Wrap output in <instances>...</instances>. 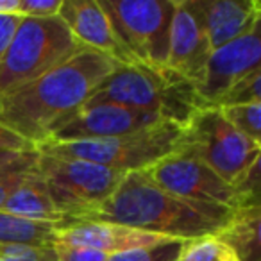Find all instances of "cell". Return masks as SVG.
I'll return each mask as SVG.
<instances>
[{
    "instance_id": "obj_1",
    "label": "cell",
    "mask_w": 261,
    "mask_h": 261,
    "mask_svg": "<svg viewBox=\"0 0 261 261\" xmlns=\"http://www.w3.org/2000/svg\"><path fill=\"white\" fill-rule=\"evenodd\" d=\"M116 66L91 48H79L38 79L0 95V123L38 150Z\"/></svg>"
},
{
    "instance_id": "obj_2",
    "label": "cell",
    "mask_w": 261,
    "mask_h": 261,
    "mask_svg": "<svg viewBox=\"0 0 261 261\" xmlns=\"http://www.w3.org/2000/svg\"><path fill=\"white\" fill-rule=\"evenodd\" d=\"M231 213L229 207L172 195L149 181L143 172H129L83 222L120 224L185 242L217 234Z\"/></svg>"
},
{
    "instance_id": "obj_3",
    "label": "cell",
    "mask_w": 261,
    "mask_h": 261,
    "mask_svg": "<svg viewBox=\"0 0 261 261\" xmlns=\"http://www.w3.org/2000/svg\"><path fill=\"white\" fill-rule=\"evenodd\" d=\"M90 100L154 113L179 127H186L204 109L195 84L168 68L147 65H118L98 84Z\"/></svg>"
},
{
    "instance_id": "obj_4",
    "label": "cell",
    "mask_w": 261,
    "mask_h": 261,
    "mask_svg": "<svg viewBox=\"0 0 261 261\" xmlns=\"http://www.w3.org/2000/svg\"><path fill=\"white\" fill-rule=\"evenodd\" d=\"M182 145H185V127L167 122L113 138L63 143L45 142L43 145L38 147V152L66 158V160L88 161L122 174H129V172H145L158 161L181 150Z\"/></svg>"
},
{
    "instance_id": "obj_5",
    "label": "cell",
    "mask_w": 261,
    "mask_h": 261,
    "mask_svg": "<svg viewBox=\"0 0 261 261\" xmlns=\"http://www.w3.org/2000/svg\"><path fill=\"white\" fill-rule=\"evenodd\" d=\"M83 45L77 43L59 16L27 18L22 16L13 41L0 63V95L38 79Z\"/></svg>"
},
{
    "instance_id": "obj_6",
    "label": "cell",
    "mask_w": 261,
    "mask_h": 261,
    "mask_svg": "<svg viewBox=\"0 0 261 261\" xmlns=\"http://www.w3.org/2000/svg\"><path fill=\"white\" fill-rule=\"evenodd\" d=\"M36 168L56 211L63 218V225L86 220L115 192L125 175L88 161L41 152H38Z\"/></svg>"
},
{
    "instance_id": "obj_7",
    "label": "cell",
    "mask_w": 261,
    "mask_h": 261,
    "mask_svg": "<svg viewBox=\"0 0 261 261\" xmlns=\"http://www.w3.org/2000/svg\"><path fill=\"white\" fill-rule=\"evenodd\" d=\"M185 147L232 188L261 156L259 143L240 135L217 108L200 109L190 120L185 127Z\"/></svg>"
},
{
    "instance_id": "obj_8",
    "label": "cell",
    "mask_w": 261,
    "mask_h": 261,
    "mask_svg": "<svg viewBox=\"0 0 261 261\" xmlns=\"http://www.w3.org/2000/svg\"><path fill=\"white\" fill-rule=\"evenodd\" d=\"M100 6L138 65L167 68L175 0H102Z\"/></svg>"
},
{
    "instance_id": "obj_9",
    "label": "cell",
    "mask_w": 261,
    "mask_h": 261,
    "mask_svg": "<svg viewBox=\"0 0 261 261\" xmlns=\"http://www.w3.org/2000/svg\"><path fill=\"white\" fill-rule=\"evenodd\" d=\"M143 174L161 190L181 199L224 206L229 210L240 207V197L236 190L222 181L185 145L181 150L147 168Z\"/></svg>"
},
{
    "instance_id": "obj_10",
    "label": "cell",
    "mask_w": 261,
    "mask_h": 261,
    "mask_svg": "<svg viewBox=\"0 0 261 261\" xmlns=\"http://www.w3.org/2000/svg\"><path fill=\"white\" fill-rule=\"evenodd\" d=\"M167 123L160 115L120 104L88 98L75 113L68 116L61 125L56 127L47 142H79V140H98L129 135L147 127Z\"/></svg>"
},
{
    "instance_id": "obj_11",
    "label": "cell",
    "mask_w": 261,
    "mask_h": 261,
    "mask_svg": "<svg viewBox=\"0 0 261 261\" xmlns=\"http://www.w3.org/2000/svg\"><path fill=\"white\" fill-rule=\"evenodd\" d=\"M261 23L249 34L218 47L211 52L204 68L202 79L197 84V93L204 108H213L215 102L240 79L254 70H261Z\"/></svg>"
},
{
    "instance_id": "obj_12",
    "label": "cell",
    "mask_w": 261,
    "mask_h": 261,
    "mask_svg": "<svg viewBox=\"0 0 261 261\" xmlns=\"http://www.w3.org/2000/svg\"><path fill=\"white\" fill-rule=\"evenodd\" d=\"M185 6L206 34L211 52L261 23L259 0H185Z\"/></svg>"
},
{
    "instance_id": "obj_13",
    "label": "cell",
    "mask_w": 261,
    "mask_h": 261,
    "mask_svg": "<svg viewBox=\"0 0 261 261\" xmlns=\"http://www.w3.org/2000/svg\"><path fill=\"white\" fill-rule=\"evenodd\" d=\"M58 16L79 45L106 56L118 65H138L120 43L98 0H61Z\"/></svg>"
},
{
    "instance_id": "obj_14",
    "label": "cell",
    "mask_w": 261,
    "mask_h": 261,
    "mask_svg": "<svg viewBox=\"0 0 261 261\" xmlns=\"http://www.w3.org/2000/svg\"><path fill=\"white\" fill-rule=\"evenodd\" d=\"M56 242L88 247V249H95L98 252L113 256V254L129 252L136 249L165 245L177 240L127 227V225L109 224V222H72L58 227Z\"/></svg>"
},
{
    "instance_id": "obj_15",
    "label": "cell",
    "mask_w": 261,
    "mask_h": 261,
    "mask_svg": "<svg viewBox=\"0 0 261 261\" xmlns=\"http://www.w3.org/2000/svg\"><path fill=\"white\" fill-rule=\"evenodd\" d=\"M211 47L204 31L199 27L192 13L186 9L185 0H175V13L172 18L170 41H168L167 68L185 77L192 84L200 83Z\"/></svg>"
},
{
    "instance_id": "obj_16",
    "label": "cell",
    "mask_w": 261,
    "mask_h": 261,
    "mask_svg": "<svg viewBox=\"0 0 261 261\" xmlns=\"http://www.w3.org/2000/svg\"><path fill=\"white\" fill-rule=\"evenodd\" d=\"M0 211L25 218V220L48 222V224L63 225V218L56 211L54 204H52L50 197H48L47 188H45L43 179L38 174L36 167L27 175L25 181L6 199V202L0 206Z\"/></svg>"
},
{
    "instance_id": "obj_17",
    "label": "cell",
    "mask_w": 261,
    "mask_h": 261,
    "mask_svg": "<svg viewBox=\"0 0 261 261\" xmlns=\"http://www.w3.org/2000/svg\"><path fill=\"white\" fill-rule=\"evenodd\" d=\"M261 207L243 206L232 210L217 238L229 245L240 261H261Z\"/></svg>"
},
{
    "instance_id": "obj_18",
    "label": "cell",
    "mask_w": 261,
    "mask_h": 261,
    "mask_svg": "<svg viewBox=\"0 0 261 261\" xmlns=\"http://www.w3.org/2000/svg\"><path fill=\"white\" fill-rule=\"evenodd\" d=\"M58 227L0 211V245H54Z\"/></svg>"
},
{
    "instance_id": "obj_19",
    "label": "cell",
    "mask_w": 261,
    "mask_h": 261,
    "mask_svg": "<svg viewBox=\"0 0 261 261\" xmlns=\"http://www.w3.org/2000/svg\"><path fill=\"white\" fill-rule=\"evenodd\" d=\"M174 261H240L234 250L217 236L185 240Z\"/></svg>"
},
{
    "instance_id": "obj_20",
    "label": "cell",
    "mask_w": 261,
    "mask_h": 261,
    "mask_svg": "<svg viewBox=\"0 0 261 261\" xmlns=\"http://www.w3.org/2000/svg\"><path fill=\"white\" fill-rule=\"evenodd\" d=\"M220 109L222 116L238 130L240 135L252 140L254 143L261 145V102L254 104H240V106H225Z\"/></svg>"
},
{
    "instance_id": "obj_21",
    "label": "cell",
    "mask_w": 261,
    "mask_h": 261,
    "mask_svg": "<svg viewBox=\"0 0 261 261\" xmlns=\"http://www.w3.org/2000/svg\"><path fill=\"white\" fill-rule=\"evenodd\" d=\"M36 161H38V150H33V152L22 154L15 161L0 167V206L25 181V177L36 167Z\"/></svg>"
},
{
    "instance_id": "obj_22",
    "label": "cell",
    "mask_w": 261,
    "mask_h": 261,
    "mask_svg": "<svg viewBox=\"0 0 261 261\" xmlns=\"http://www.w3.org/2000/svg\"><path fill=\"white\" fill-rule=\"evenodd\" d=\"M261 102V70H254L249 75L232 84L217 102L213 108H225V106L254 104Z\"/></svg>"
},
{
    "instance_id": "obj_23",
    "label": "cell",
    "mask_w": 261,
    "mask_h": 261,
    "mask_svg": "<svg viewBox=\"0 0 261 261\" xmlns=\"http://www.w3.org/2000/svg\"><path fill=\"white\" fill-rule=\"evenodd\" d=\"M181 242H170L165 245L149 247V249H136L129 252L113 254L108 257V261H174L177 257Z\"/></svg>"
},
{
    "instance_id": "obj_24",
    "label": "cell",
    "mask_w": 261,
    "mask_h": 261,
    "mask_svg": "<svg viewBox=\"0 0 261 261\" xmlns=\"http://www.w3.org/2000/svg\"><path fill=\"white\" fill-rule=\"evenodd\" d=\"M0 261H58L52 245H0Z\"/></svg>"
},
{
    "instance_id": "obj_25",
    "label": "cell",
    "mask_w": 261,
    "mask_h": 261,
    "mask_svg": "<svg viewBox=\"0 0 261 261\" xmlns=\"http://www.w3.org/2000/svg\"><path fill=\"white\" fill-rule=\"evenodd\" d=\"M54 252L58 256V261H108V254L98 252L95 249H88V247L79 245H70V243L56 242Z\"/></svg>"
},
{
    "instance_id": "obj_26",
    "label": "cell",
    "mask_w": 261,
    "mask_h": 261,
    "mask_svg": "<svg viewBox=\"0 0 261 261\" xmlns=\"http://www.w3.org/2000/svg\"><path fill=\"white\" fill-rule=\"evenodd\" d=\"M61 0H18V15L27 18H50L58 16Z\"/></svg>"
},
{
    "instance_id": "obj_27",
    "label": "cell",
    "mask_w": 261,
    "mask_h": 261,
    "mask_svg": "<svg viewBox=\"0 0 261 261\" xmlns=\"http://www.w3.org/2000/svg\"><path fill=\"white\" fill-rule=\"evenodd\" d=\"M36 147L0 123V152H33Z\"/></svg>"
},
{
    "instance_id": "obj_28",
    "label": "cell",
    "mask_w": 261,
    "mask_h": 261,
    "mask_svg": "<svg viewBox=\"0 0 261 261\" xmlns=\"http://www.w3.org/2000/svg\"><path fill=\"white\" fill-rule=\"evenodd\" d=\"M20 20L22 16L18 15H0V63L11 45L13 36L20 25Z\"/></svg>"
},
{
    "instance_id": "obj_29",
    "label": "cell",
    "mask_w": 261,
    "mask_h": 261,
    "mask_svg": "<svg viewBox=\"0 0 261 261\" xmlns=\"http://www.w3.org/2000/svg\"><path fill=\"white\" fill-rule=\"evenodd\" d=\"M0 15H18V0H0Z\"/></svg>"
},
{
    "instance_id": "obj_30",
    "label": "cell",
    "mask_w": 261,
    "mask_h": 261,
    "mask_svg": "<svg viewBox=\"0 0 261 261\" xmlns=\"http://www.w3.org/2000/svg\"><path fill=\"white\" fill-rule=\"evenodd\" d=\"M22 154H25V152H0V167H4V165L15 161L16 158H20Z\"/></svg>"
}]
</instances>
